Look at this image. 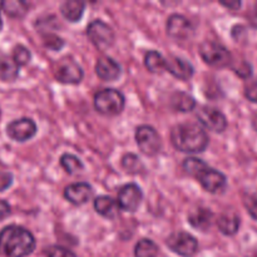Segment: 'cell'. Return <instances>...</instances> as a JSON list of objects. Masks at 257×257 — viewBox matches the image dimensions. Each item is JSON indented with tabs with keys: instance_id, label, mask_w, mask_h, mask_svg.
<instances>
[{
	"instance_id": "25",
	"label": "cell",
	"mask_w": 257,
	"mask_h": 257,
	"mask_svg": "<svg viewBox=\"0 0 257 257\" xmlns=\"http://www.w3.org/2000/svg\"><path fill=\"white\" fill-rule=\"evenodd\" d=\"M158 253V247L153 241L148 238H143L136 245L135 256L136 257H156Z\"/></svg>"
},
{
	"instance_id": "39",
	"label": "cell",
	"mask_w": 257,
	"mask_h": 257,
	"mask_svg": "<svg viewBox=\"0 0 257 257\" xmlns=\"http://www.w3.org/2000/svg\"><path fill=\"white\" fill-rule=\"evenodd\" d=\"M252 125H253V128H255V131L257 132V114L253 115V118H252Z\"/></svg>"
},
{
	"instance_id": "30",
	"label": "cell",
	"mask_w": 257,
	"mask_h": 257,
	"mask_svg": "<svg viewBox=\"0 0 257 257\" xmlns=\"http://www.w3.org/2000/svg\"><path fill=\"white\" fill-rule=\"evenodd\" d=\"M243 205L252 218L257 221V192L247 193L243 198Z\"/></svg>"
},
{
	"instance_id": "31",
	"label": "cell",
	"mask_w": 257,
	"mask_h": 257,
	"mask_svg": "<svg viewBox=\"0 0 257 257\" xmlns=\"http://www.w3.org/2000/svg\"><path fill=\"white\" fill-rule=\"evenodd\" d=\"M48 257H77L74 252L69 251L68 248L62 247V246H52L47 250Z\"/></svg>"
},
{
	"instance_id": "22",
	"label": "cell",
	"mask_w": 257,
	"mask_h": 257,
	"mask_svg": "<svg viewBox=\"0 0 257 257\" xmlns=\"http://www.w3.org/2000/svg\"><path fill=\"white\" fill-rule=\"evenodd\" d=\"M19 73V65L8 57H0V80L13 82L17 79Z\"/></svg>"
},
{
	"instance_id": "15",
	"label": "cell",
	"mask_w": 257,
	"mask_h": 257,
	"mask_svg": "<svg viewBox=\"0 0 257 257\" xmlns=\"http://www.w3.org/2000/svg\"><path fill=\"white\" fill-rule=\"evenodd\" d=\"M64 196L69 202L74 205H83L92 196V187L85 182L73 183L65 188Z\"/></svg>"
},
{
	"instance_id": "23",
	"label": "cell",
	"mask_w": 257,
	"mask_h": 257,
	"mask_svg": "<svg viewBox=\"0 0 257 257\" xmlns=\"http://www.w3.org/2000/svg\"><path fill=\"white\" fill-rule=\"evenodd\" d=\"M0 7H2L3 12L13 18H22L28 12L27 3L19 2V0H5V2L0 3Z\"/></svg>"
},
{
	"instance_id": "12",
	"label": "cell",
	"mask_w": 257,
	"mask_h": 257,
	"mask_svg": "<svg viewBox=\"0 0 257 257\" xmlns=\"http://www.w3.org/2000/svg\"><path fill=\"white\" fill-rule=\"evenodd\" d=\"M8 136L17 142H25L30 140L37 133V124L29 118L14 120L7 128Z\"/></svg>"
},
{
	"instance_id": "19",
	"label": "cell",
	"mask_w": 257,
	"mask_h": 257,
	"mask_svg": "<svg viewBox=\"0 0 257 257\" xmlns=\"http://www.w3.org/2000/svg\"><path fill=\"white\" fill-rule=\"evenodd\" d=\"M217 226L223 235L232 236L237 233L240 228V217L235 212H226L220 216L217 220Z\"/></svg>"
},
{
	"instance_id": "11",
	"label": "cell",
	"mask_w": 257,
	"mask_h": 257,
	"mask_svg": "<svg viewBox=\"0 0 257 257\" xmlns=\"http://www.w3.org/2000/svg\"><path fill=\"white\" fill-rule=\"evenodd\" d=\"M167 34L170 35L172 39L178 40V42H183L187 40L188 38L192 37L193 28L192 24L187 18L182 17V15L175 14L172 17L168 18L167 22Z\"/></svg>"
},
{
	"instance_id": "6",
	"label": "cell",
	"mask_w": 257,
	"mask_h": 257,
	"mask_svg": "<svg viewBox=\"0 0 257 257\" xmlns=\"http://www.w3.org/2000/svg\"><path fill=\"white\" fill-rule=\"evenodd\" d=\"M136 141L145 155L155 156L161 150V138L157 131L150 125H141L136 131Z\"/></svg>"
},
{
	"instance_id": "18",
	"label": "cell",
	"mask_w": 257,
	"mask_h": 257,
	"mask_svg": "<svg viewBox=\"0 0 257 257\" xmlns=\"http://www.w3.org/2000/svg\"><path fill=\"white\" fill-rule=\"evenodd\" d=\"M188 222L197 230L207 231L212 226L213 213L207 208H197L188 216Z\"/></svg>"
},
{
	"instance_id": "3",
	"label": "cell",
	"mask_w": 257,
	"mask_h": 257,
	"mask_svg": "<svg viewBox=\"0 0 257 257\" xmlns=\"http://www.w3.org/2000/svg\"><path fill=\"white\" fill-rule=\"evenodd\" d=\"M125 105L124 95L115 89H103L94 97V107L105 115L119 114Z\"/></svg>"
},
{
	"instance_id": "4",
	"label": "cell",
	"mask_w": 257,
	"mask_h": 257,
	"mask_svg": "<svg viewBox=\"0 0 257 257\" xmlns=\"http://www.w3.org/2000/svg\"><path fill=\"white\" fill-rule=\"evenodd\" d=\"M200 55L207 64L222 68L231 63V54L223 45L212 40H206L200 45Z\"/></svg>"
},
{
	"instance_id": "33",
	"label": "cell",
	"mask_w": 257,
	"mask_h": 257,
	"mask_svg": "<svg viewBox=\"0 0 257 257\" xmlns=\"http://www.w3.org/2000/svg\"><path fill=\"white\" fill-rule=\"evenodd\" d=\"M245 97L250 102L257 103V79L250 80L245 85Z\"/></svg>"
},
{
	"instance_id": "36",
	"label": "cell",
	"mask_w": 257,
	"mask_h": 257,
	"mask_svg": "<svg viewBox=\"0 0 257 257\" xmlns=\"http://www.w3.org/2000/svg\"><path fill=\"white\" fill-rule=\"evenodd\" d=\"M247 19L251 27H253L255 29H257V3L256 4H253L252 7H251V9L248 10Z\"/></svg>"
},
{
	"instance_id": "17",
	"label": "cell",
	"mask_w": 257,
	"mask_h": 257,
	"mask_svg": "<svg viewBox=\"0 0 257 257\" xmlns=\"http://www.w3.org/2000/svg\"><path fill=\"white\" fill-rule=\"evenodd\" d=\"M94 208L100 216L105 218H110V220L118 217L120 210L117 201L108 197V196H100V197L95 198Z\"/></svg>"
},
{
	"instance_id": "21",
	"label": "cell",
	"mask_w": 257,
	"mask_h": 257,
	"mask_svg": "<svg viewBox=\"0 0 257 257\" xmlns=\"http://www.w3.org/2000/svg\"><path fill=\"white\" fill-rule=\"evenodd\" d=\"M171 107L177 112H190L196 107V100L187 93L176 92L171 97Z\"/></svg>"
},
{
	"instance_id": "37",
	"label": "cell",
	"mask_w": 257,
	"mask_h": 257,
	"mask_svg": "<svg viewBox=\"0 0 257 257\" xmlns=\"http://www.w3.org/2000/svg\"><path fill=\"white\" fill-rule=\"evenodd\" d=\"M10 215V206L5 201L0 200V221L7 218Z\"/></svg>"
},
{
	"instance_id": "9",
	"label": "cell",
	"mask_w": 257,
	"mask_h": 257,
	"mask_svg": "<svg viewBox=\"0 0 257 257\" xmlns=\"http://www.w3.org/2000/svg\"><path fill=\"white\" fill-rule=\"evenodd\" d=\"M197 118L207 130L216 133H222L227 127L225 114L212 107H202L197 112Z\"/></svg>"
},
{
	"instance_id": "29",
	"label": "cell",
	"mask_w": 257,
	"mask_h": 257,
	"mask_svg": "<svg viewBox=\"0 0 257 257\" xmlns=\"http://www.w3.org/2000/svg\"><path fill=\"white\" fill-rule=\"evenodd\" d=\"M13 59L18 65H25L30 60V52L23 45H17L13 52Z\"/></svg>"
},
{
	"instance_id": "5",
	"label": "cell",
	"mask_w": 257,
	"mask_h": 257,
	"mask_svg": "<svg viewBox=\"0 0 257 257\" xmlns=\"http://www.w3.org/2000/svg\"><path fill=\"white\" fill-rule=\"evenodd\" d=\"M87 34L90 42L100 50L109 48L114 43V33L109 25L102 20H94L88 25Z\"/></svg>"
},
{
	"instance_id": "10",
	"label": "cell",
	"mask_w": 257,
	"mask_h": 257,
	"mask_svg": "<svg viewBox=\"0 0 257 257\" xmlns=\"http://www.w3.org/2000/svg\"><path fill=\"white\" fill-rule=\"evenodd\" d=\"M143 195L141 188L135 183L124 185L118 193V205L127 212H136L140 207Z\"/></svg>"
},
{
	"instance_id": "16",
	"label": "cell",
	"mask_w": 257,
	"mask_h": 257,
	"mask_svg": "<svg viewBox=\"0 0 257 257\" xmlns=\"http://www.w3.org/2000/svg\"><path fill=\"white\" fill-rule=\"evenodd\" d=\"M166 70L170 72L173 77L182 80H188L193 75V67L182 58H172L167 60V67Z\"/></svg>"
},
{
	"instance_id": "40",
	"label": "cell",
	"mask_w": 257,
	"mask_h": 257,
	"mask_svg": "<svg viewBox=\"0 0 257 257\" xmlns=\"http://www.w3.org/2000/svg\"><path fill=\"white\" fill-rule=\"evenodd\" d=\"M2 27H3V22H2V17H0V30H2Z\"/></svg>"
},
{
	"instance_id": "13",
	"label": "cell",
	"mask_w": 257,
	"mask_h": 257,
	"mask_svg": "<svg viewBox=\"0 0 257 257\" xmlns=\"http://www.w3.org/2000/svg\"><path fill=\"white\" fill-rule=\"evenodd\" d=\"M198 182L203 188L210 193H220L226 188V177L223 173L213 170V168H206L201 172L197 177Z\"/></svg>"
},
{
	"instance_id": "7",
	"label": "cell",
	"mask_w": 257,
	"mask_h": 257,
	"mask_svg": "<svg viewBox=\"0 0 257 257\" xmlns=\"http://www.w3.org/2000/svg\"><path fill=\"white\" fill-rule=\"evenodd\" d=\"M54 77L60 83L78 84L83 79V70L70 58H63L54 65Z\"/></svg>"
},
{
	"instance_id": "24",
	"label": "cell",
	"mask_w": 257,
	"mask_h": 257,
	"mask_svg": "<svg viewBox=\"0 0 257 257\" xmlns=\"http://www.w3.org/2000/svg\"><path fill=\"white\" fill-rule=\"evenodd\" d=\"M145 64L147 67V69L152 73H161L166 69L167 67V60L162 57V54H160L156 50H151L146 54L145 58Z\"/></svg>"
},
{
	"instance_id": "14",
	"label": "cell",
	"mask_w": 257,
	"mask_h": 257,
	"mask_svg": "<svg viewBox=\"0 0 257 257\" xmlns=\"http://www.w3.org/2000/svg\"><path fill=\"white\" fill-rule=\"evenodd\" d=\"M95 73L100 79L105 82H113L120 75V67L112 58H100L95 64Z\"/></svg>"
},
{
	"instance_id": "27",
	"label": "cell",
	"mask_w": 257,
	"mask_h": 257,
	"mask_svg": "<svg viewBox=\"0 0 257 257\" xmlns=\"http://www.w3.org/2000/svg\"><path fill=\"white\" fill-rule=\"evenodd\" d=\"M60 165L70 175L80 172L83 170V163L80 162L79 158H77L73 155H68V153L62 156V158H60Z\"/></svg>"
},
{
	"instance_id": "41",
	"label": "cell",
	"mask_w": 257,
	"mask_h": 257,
	"mask_svg": "<svg viewBox=\"0 0 257 257\" xmlns=\"http://www.w3.org/2000/svg\"><path fill=\"white\" fill-rule=\"evenodd\" d=\"M255 257H257V253H256V255H255Z\"/></svg>"
},
{
	"instance_id": "8",
	"label": "cell",
	"mask_w": 257,
	"mask_h": 257,
	"mask_svg": "<svg viewBox=\"0 0 257 257\" xmlns=\"http://www.w3.org/2000/svg\"><path fill=\"white\" fill-rule=\"evenodd\" d=\"M167 246L177 255L191 257L197 252L198 242L192 235L187 232H175L167 238Z\"/></svg>"
},
{
	"instance_id": "38",
	"label": "cell",
	"mask_w": 257,
	"mask_h": 257,
	"mask_svg": "<svg viewBox=\"0 0 257 257\" xmlns=\"http://www.w3.org/2000/svg\"><path fill=\"white\" fill-rule=\"evenodd\" d=\"M221 4L223 5V7L226 8H230V9L232 10H237L238 8L241 7V2H233V3H221Z\"/></svg>"
},
{
	"instance_id": "1",
	"label": "cell",
	"mask_w": 257,
	"mask_h": 257,
	"mask_svg": "<svg viewBox=\"0 0 257 257\" xmlns=\"http://www.w3.org/2000/svg\"><path fill=\"white\" fill-rule=\"evenodd\" d=\"M172 145L185 153H200L207 148L208 136L197 123L186 122L173 127L171 132Z\"/></svg>"
},
{
	"instance_id": "32",
	"label": "cell",
	"mask_w": 257,
	"mask_h": 257,
	"mask_svg": "<svg viewBox=\"0 0 257 257\" xmlns=\"http://www.w3.org/2000/svg\"><path fill=\"white\" fill-rule=\"evenodd\" d=\"M44 44H45V47L49 48V49L59 50L60 48L64 45V42H63L59 37H57V35L47 34L44 37Z\"/></svg>"
},
{
	"instance_id": "28",
	"label": "cell",
	"mask_w": 257,
	"mask_h": 257,
	"mask_svg": "<svg viewBox=\"0 0 257 257\" xmlns=\"http://www.w3.org/2000/svg\"><path fill=\"white\" fill-rule=\"evenodd\" d=\"M122 166L127 172L138 173L143 170V165L136 155H125L122 160Z\"/></svg>"
},
{
	"instance_id": "20",
	"label": "cell",
	"mask_w": 257,
	"mask_h": 257,
	"mask_svg": "<svg viewBox=\"0 0 257 257\" xmlns=\"http://www.w3.org/2000/svg\"><path fill=\"white\" fill-rule=\"evenodd\" d=\"M85 4L79 0H68L64 4L62 5L60 10H62V14L68 22L75 23L82 18L83 13H84Z\"/></svg>"
},
{
	"instance_id": "26",
	"label": "cell",
	"mask_w": 257,
	"mask_h": 257,
	"mask_svg": "<svg viewBox=\"0 0 257 257\" xmlns=\"http://www.w3.org/2000/svg\"><path fill=\"white\" fill-rule=\"evenodd\" d=\"M208 167H210V166H208L207 163L198 160V158L190 157L187 158V160H185V162H183V168H185L186 172L195 178H197L198 175H200L201 172H203V171Z\"/></svg>"
},
{
	"instance_id": "2",
	"label": "cell",
	"mask_w": 257,
	"mask_h": 257,
	"mask_svg": "<svg viewBox=\"0 0 257 257\" xmlns=\"http://www.w3.org/2000/svg\"><path fill=\"white\" fill-rule=\"evenodd\" d=\"M35 238L20 226H8L0 232V253L8 257H25L34 251Z\"/></svg>"
},
{
	"instance_id": "34",
	"label": "cell",
	"mask_w": 257,
	"mask_h": 257,
	"mask_svg": "<svg viewBox=\"0 0 257 257\" xmlns=\"http://www.w3.org/2000/svg\"><path fill=\"white\" fill-rule=\"evenodd\" d=\"M233 69H235L236 74L240 75L241 78H248L252 74V68H251V65L247 62H242L237 67L233 68Z\"/></svg>"
},
{
	"instance_id": "35",
	"label": "cell",
	"mask_w": 257,
	"mask_h": 257,
	"mask_svg": "<svg viewBox=\"0 0 257 257\" xmlns=\"http://www.w3.org/2000/svg\"><path fill=\"white\" fill-rule=\"evenodd\" d=\"M13 183V175L9 172H0V192L9 188Z\"/></svg>"
}]
</instances>
